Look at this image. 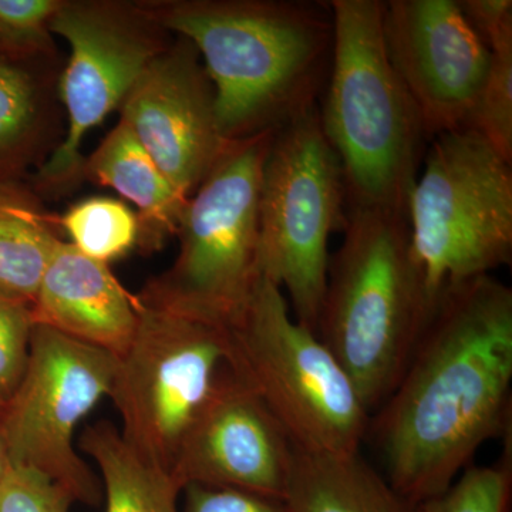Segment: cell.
Returning a JSON list of instances; mask_svg holds the SVG:
<instances>
[{"label": "cell", "mask_w": 512, "mask_h": 512, "mask_svg": "<svg viewBox=\"0 0 512 512\" xmlns=\"http://www.w3.org/2000/svg\"><path fill=\"white\" fill-rule=\"evenodd\" d=\"M512 289L493 275L444 286L402 379L376 410L390 485L419 505L511 429Z\"/></svg>", "instance_id": "cell-1"}, {"label": "cell", "mask_w": 512, "mask_h": 512, "mask_svg": "<svg viewBox=\"0 0 512 512\" xmlns=\"http://www.w3.org/2000/svg\"><path fill=\"white\" fill-rule=\"evenodd\" d=\"M161 28L200 53L222 137L276 131L319 106L332 67L329 2L140 0Z\"/></svg>", "instance_id": "cell-2"}, {"label": "cell", "mask_w": 512, "mask_h": 512, "mask_svg": "<svg viewBox=\"0 0 512 512\" xmlns=\"http://www.w3.org/2000/svg\"><path fill=\"white\" fill-rule=\"evenodd\" d=\"M407 215L348 208L330 255L316 335L338 359L369 412L402 379L433 312Z\"/></svg>", "instance_id": "cell-3"}, {"label": "cell", "mask_w": 512, "mask_h": 512, "mask_svg": "<svg viewBox=\"0 0 512 512\" xmlns=\"http://www.w3.org/2000/svg\"><path fill=\"white\" fill-rule=\"evenodd\" d=\"M329 6L335 46L319 117L342 167L346 207L406 214L429 137L387 57L384 2Z\"/></svg>", "instance_id": "cell-4"}, {"label": "cell", "mask_w": 512, "mask_h": 512, "mask_svg": "<svg viewBox=\"0 0 512 512\" xmlns=\"http://www.w3.org/2000/svg\"><path fill=\"white\" fill-rule=\"evenodd\" d=\"M227 366L264 403L293 446L322 456L360 453L370 412L338 359L293 318L278 285L261 275L228 326Z\"/></svg>", "instance_id": "cell-5"}, {"label": "cell", "mask_w": 512, "mask_h": 512, "mask_svg": "<svg viewBox=\"0 0 512 512\" xmlns=\"http://www.w3.org/2000/svg\"><path fill=\"white\" fill-rule=\"evenodd\" d=\"M275 131L231 141L188 198L180 251L138 301L228 328L244 311L259 271V195Z\"/></svg>", "instance_id": "cell-6"}, {"label": "cell", "mask_w": 512, "mask_h": 512, "mask_svg": "<svg viewBox=\"0 0 512 512\" xmlns=\"http://www.w3.org/2000/svg\"><path fill=\"white\" fill-rule=\"evenodd\" d=\"M511 165L470 128L431 140L406 210L431 298L510 264Z\"/></svg>", "instance_id": "cell-7"}, {"label": "cell", "mask_w": 512, "mask_h": 512, "mask_svg": "<svg viewBox=\"0 0 512 512\" xmlns=\"http://www.w3.org/2000/svg\"><path fill=\"white\" fill-rule=\"evenodd\" d=\"M346 215L342 167L316 106L275 131L259 195V271L288 293L293 318L315 333L330 235L345 229Z\"/></svg>", "instance_id": "cell-8"}, {"label": "cell", "mask_w": 512, "mask_h": 512, "mask_svg": "<svg viewBox=\"0 0 512 512\" xmlns=\"http://www.w3.org/2000/svg\"><path fill=\"white\" fill-rule=\"evenodd\" d=\"M137 308L136 333L117 357L109 397L120 414L121 437L141 457L171 471L227 365L228 329L138 298Z\"/></svg>", "instance_id": "cell-9"}, {"label": "cell", "mask_w": 512, "mask_h": 512, "mask_svg": "<svg viewBox=\"0 0 512 512\" xmlns=\"http://www.w3.org/2000/svg\"><path fill=\"white\" fill-rule=\"evenodd\" d=\"M50 29L70 47L57 80L67 128L33 177L40 197H60L82 183L84 138L120 109L148 64L173 42L140 3L124 0H63Z\"/></svg>", "instance_id": "cell-10"}, {"label": "cell", "mask_w": 512, "mask_h": 512, "mask_svg": "<svg viewBox=\"0 0 512 512\" xmlns=\"http://www.w3.org/2000/svg\"><path fill=\"white\" fill-rule=\"evenodd\" d=\"M116 367L111 353L35 325L28 365L2 407L12 466L50 478L73 501L99 505V480L74 448V431L110 396Z\"/></svg>", "instance_id": "cell-11"}, {"label": "cell", "mask_w": 512, "mask_h": 512, "mask_svg": "<svg viewBox=\"0 0 512 512\" xmlns=\"http://www.w3.org/2000/svg\"><path fill=\"white\" fill-rule=\"evenodd\" d=\"M383 37L429 140L466 127L491 52L458 0H387Z\"/></svg>", "instance_id": "cell-12"}, {"label": "cell", "mask_w": 512, "mask_h": 512, "mask_svg": "<svg viewBox=\"0 0 512 512\" xmlns=\"http://www.w3.org/2000/svg\"><path fill=\"white\" fill-rule=\"evenodd\" d=\"M121 121L175 190L190 198L231 141L222 137L215 92L200 53L175 36L120 106Z\"/></svg>", "instance_id": "cell-13"}, {"label": "cell", "mask_w": 512, "mask_h": 512, "mask_svg": "<svg viewBox=\"0 0 512 512\" xmlns=\"http://www.w3.org/2000/svg\"><path fill=\"white\" fill-rule=\"evenodd\" d=\"M295 446L227 365L185 434L173 476L181 488H231L285 501Z\"/></svg>", "instance_id": "cell-14"}, {"label": "cell", "mask_w": 512, "mask_h": 512, "mask_svg": "<svg viewBox=\"0 0 512 512\" xmlns=\"http://www.w3.org/2000/svg\"><path fill=\"white\" fill-rule=\"evenodd\" d=\"M32 315L35 325L119 357L136 333L137 298L109 265L62 241L40 281Z\"/></svg>", "instance_id": "cell-15"}, {"label": "cell", "mask_w": 512, "mask_h": 512, "mask_svg": "<svg viewBox=\"0 0 512 512\" xmlns=\"http://www.w3.org/2000/svg\"><path fill=\"white\" fill-rule=\"evenodd\" d=\"M86 178L113 188L136 205L140 225L137 248L144 254L158 251L177 234L188 198L175 190L124 121L120 120L86 158Z\"/></svg>", "instance_id": "cell-16"}, {"label": "cell", "mask_w": 512, "mask_h": 512, "mask_svg": "<svg viewBox=\"0 0 512 512\" xmlns=\"http://www.w3.org/2000/svg\"><path fill=\"white\" fill-rule=\"evenodd\" d=\"M55 66L0 53V181L22 180L57 136Z\"/></svg>", "instance_id": "cell-17"}, {"label": "cell", "mask_w": 512, "mask_h": 512, "mask_svg": "<svg viewBox=\"0 0 512 512\" xmlns=\"http://www.w3.org/2000/svg\"><path fill=\"white\" fill-rule=\"evenodd\" d=\"M285 504L289 512H419L360 456H322L295 448Z\"/></svg>", "instance_id": "cell-18"}, {"label": "cell", "mask_w": 512, "mask_h": 512, "mask_svg": "<svg viewBox=\"0 0 512 512\" xmlns=\"http://www.w3.org/2000/svg\"><path fill=\"white\" fill-rule=\"evenodd\" d=\"M55 222L32 185L0 181V295L32 308L62 242Z\"/></svg>", "instance_id": "cell-19"}, {"label": "cell", "mask_w": 512, "mask_h": 512, "mask_svg": "<svg viewBox=\"0 0 512 512\" xmlns=\"http://www.w3.org/2000/svg\"><path fill=\"white\" fill-rule=\"evenodd\" d=\"M80 448L99 467L106 512H180L183 488L173 473L141 457L109 421L87 427Z\"/></svg>", "instance_id": "cell-20"}, {"label": "cell", "mask_w": 512, "mask_h": 512, "mask_svg": "<svg viewBox=\"0 0 512 512\" xmlns=\"http://www.w3.org/2000/svg\"><path fill=\"white\" fill-rule=\"evenodd\" d=\"M59 225L74 248L107 265L136 248L140 234L136 212L110 197L80 201L67 210Z\"/></svg>", "instance_id": "cell-21"}, {"label": "cell", "mask_w": 512, "mask_h": 512, "mask_svg": "<svg viewBox=\"0 0 512 512\" xmlns=\"http://www.w3.org/2000/svg\"><path fill=\"white\" fill-rule=\"evenodd\" d=\"M490 52V66L464 128L476 131L512 164V39Z\"/></svg>", "instance_id": "cell-22"}, {"label": "cell", "mask_w": 512, "mask_h": 512, "mask_svg": "<svg viewBox=\"0 0 512 512\" xmlns=\"http://www.w3.org/2000/svg\"><path fill=\"white\" fill-rule=\"evenodd\" d=\"M511 441L490 466H470L443 493L417 505L419 512H512Z\"/></svg>", "instance_id": "cell-23"}, {"label": "cell", "mask_w": 512, "mask_h": 512, "mask_svg": "<svg viewBox=\"0 0 512 512\" xmlns=\"http://www.w3.org/2000/svg\"><path fill=\"white\" fill-rule=\"evenodd\" d=\"M63 0H0V53L56 62L53 16Z\"/></svg>", "instance_id": "cell-24"}, {"label": "cell", "mask_w": 512, "mask_h": 512, "mask_svg": "<svg viewBox=\"0 0 512 512\" xmlns=\"http://www.w3.org/2000/svg\"><path fill=\"white\" fill-rule=\"evenodd\" d=\"M33 328L32 308L0 295V402L12 396L22 379Z\"/></svg>", "instance_id": "cell-25"}, {"label": "cell", "mask_w": 512, "mask_h": 512, "mask_svg": "<svg viewBox=\"0 0 512 512\" xmlns=\"http://www.w3.org/2000/svg\"><path fill=\"white\" fill-rule=\"evenodd\" d=\"M72 503L66 490L30 468L10 466L0 481V512H69Z\"/></svg>", "instance_id": "cell-26"}, {"label": "cell", "mask_w": 512, "mask_h": 512, "mask_svg": "<svg viewBox=\"0 0 512 512\" xmlns=\"http://www.w3.org/2000/svg\"><path fill=\"white\" fill-rule=\"evenodd\" d=\"M180 512H289L285 501L231 488L188 485Z\"/></svg>", "instance_id": "cell-27"}, {"label": "cell", "mask_w": 512, "mask_h": 512, "mask_svg": "<svg viewBox=\"0 0 512 512\" xmlns=\"http://www.w3.org/2000/svg\"><path fill=\"white\" fill-rule=\"evenodd\" d=\"M458 5L488 50L512 39L511 0H458Z\"/></svg>", "instance_id": "cell-28"}, {"label": "cell", "mask_w": 512, "mask_h": 512, "mask_svg": "<svg viewBox=\"0 0 512 512\" xmlns=\"http://www.w3.org/2000/svg\"><path fill=\"white\" fill-rule=\"evenodd\" d=\"M2 407L3 402H0V481L3 480V477L8 473L10 466H12V463H10L8 447H6L5 436H3Z\"/></svg>", "instance_id": "cell-29"}]
</instances>
